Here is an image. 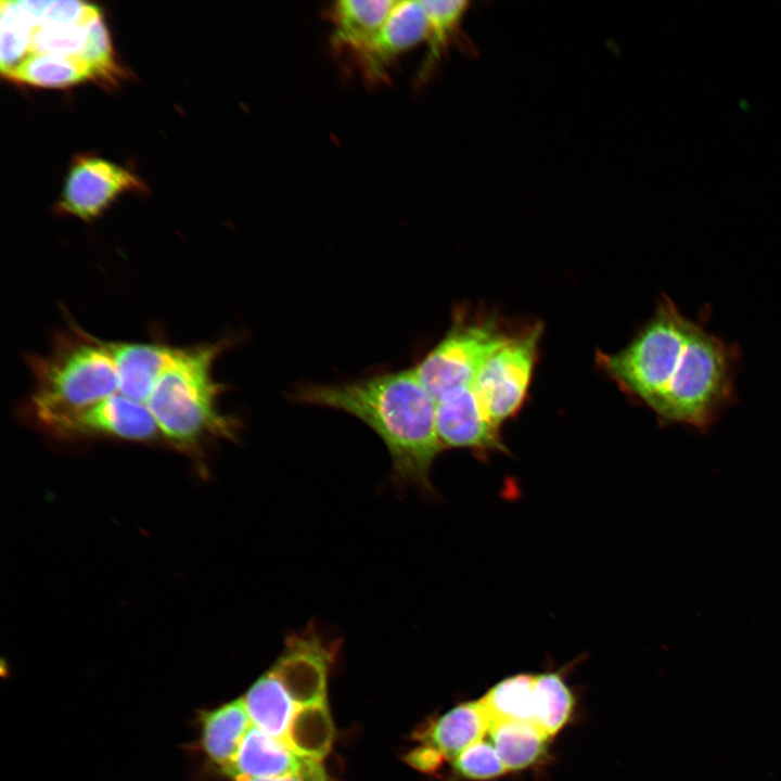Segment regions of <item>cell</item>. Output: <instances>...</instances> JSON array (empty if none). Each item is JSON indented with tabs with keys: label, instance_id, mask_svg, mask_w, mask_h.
Listing matches in <instances>:
<instances>
[{
	"label": "cell",
	"instance_id": "obj_2",
	"mask_svg": "<svg viewBox=\"0 0 781 781\" xmlns=\"http://www.w3.org/2000/svg\"><path fill=\"white\" fill-rule=\"evenodd\" d=\"M227 340L174 346L154 388L150 412L162 440L204 471V445L213 438L234 439L239 424L218 406L223 387L213 375Z\"/></svg>",
	"mask_w": 781,
	"mask_h": 781
},
{
	"label": "cell",
	"instance_id": "obj_14",
	"mask_svg": "<svg viewBox=\"0 0 781 781\" xmlns=\"http://www.w3.org/2000/svg\"><path fill=\"white\" fill-rule=\"evenodd\" d=\"M242 699L252 725L286 745L293 718L300 706L293 702L278 677L268 670Z\"/></svg>",
	"mask_w": 781,
	"mask_h": 781
},
{
	"label": "cell",
	"instance_id": "obj_11",
	"mask_svg": "<svg viewBox=\"0 0 781 781\" xmlns=\"http://www.w3.org/2000/svg\"><path fill=\"white\" fill-rule=\"evenodd\" d=\"M398 1L343 0L329 9L331 43L337 50L360 53L379 34Z\"/></svg>",
	"mask_w": 781,
	"mask_h": 781
},
{
	"label": "cell",
	"instance_id": "obj_1",
	"mask_svg": "<svg viewBox=\"0 0 781 781\" xmlns=\"http://www.w3.org/2000/svg\"><path fill=\"white\" fill-rule=\"evenodd\" d=\"M295 399L341 410L362 421L388 450L394 486L435 499L431 472L443 450L436 431V400L414 368L354 382L305 386Z\"/></svg>",
	"mask_w": 781,
	"mask_h": 781
},
{
	"label": "cell",
	"instance_id": "obj_6",
	"mask_svg": "<svg viewBox=\"0 0 781 781\" xmlns=\"http://www.w3.org/2000/svg\"><path fill=\"white\" fill-rule=\"evenodd\" d=\"M34 421L60 438L102 437L135 443L162 440L152 414L117 394L81 409L47 414Z\"/></svg>",
	"mask_w": 781,
	"mask_h": 781
},
{
	"label": "cell",
	"instance_id": "obj_23",
	"mask_svg": "<svg viewBox=\"0 0 781 781\" xmlns=\"http://www.w3.org/2000/svg\"><path fill=\"white\" fill-rule=\"evenodd\" d=\"M233 781H329L328 776L324 771V768L320 760H313L311 764H309L306 768H304L302 771L280 777V778H270V779H235Z\"/></svg>",
	"mask_w": 781,
	"mask_h": 781
},
{
	"label": "cell",
	"instance_id": "obj_17",
	"mask_svg": "<svg viewBox=\"0 0 781 781\" xmlns=\"http://www.w3.org/2000/svg\"><path fill=\"white\" fill-rule=\"evenodd\" d=\"M489 733L507 771L534 764L543 753L549 738L537 725L517 721L492 724Z\"/></svg>",
	"mask_w": 781,
	"mask_h": 781
},
{
	"label": "cell",
	"instance_id": "obj_9",
	"mask_svg": "<svg viewBox=\"0 0 781 781\" xmlns=\"http://www.w3.org/2000/svg\"><path fill=\"white\" fill-rule=\"evenodd\" d=\"M426 34L427 20L421 1H398L379 34L356 55L364 79L372 85L387 80L392 65L425 40Z\"/></svg>",
	"mask_w": 781,
	"mask_h": 781
},
{
	"label": "cell",
	"instance_id": "obj_3",
	"mask_svg": "<svg viewBox=\"0 0 781 781\" xmlns=\"http://www.w3.org/2000/svg\"><path fill=\"white\" fill-rule=\"evenodd\" d=\"M689 319L664 296L633 340L615 354H600L599 364L625 393L652 409L663 394L668 361Z\"/></svg>",
	"mask_w": 781,
	"mask_h": 781
},
{
	"label": "cell",
	"instance_id": "obj_12",
	"mask_svg": "<svg viewBox=\"0 0 781 781\" xmlns=\"http://www.w3.org/2000/svg\"><path fill=\"white\" fill-rule=\"evenodd\" d=\"M491 721L482 703H463L434 720L418 734L423 744L438 750L444 757L454 759L465 748L483 740Z\"/></svg>",
	"mask_w": 781,
	"mask_h": 781
},
{
	"label": "cell",
	"instance_id": "obj_4",
	"mask_svg": "<svg viewBox=\"0 0 781 781\" xmlns=\"http://www.w3.org/2000/svg\"><path fill=\"white\" fill-rule=\"evenodd\" d=\"M509 334L494 317L459 313L414 371L437 400L453 389L472 385L486 359Z\"/></svg>",
	"mask_w": 781,
	"mask_h": 781
},
{
	"label": "cell",
	"instance_id": "obj_16",
	"mask_svg": "<svg viewBox=\"0 0 781 781\" xmlns=\"http://www.w3.org/2000/svg\"><path fill=\"white\" fill-rule=\"evenodd\" d=\"M427 20V54L419 73L424 82L441 55L457 39H462L461 23L470 2L463 0H424L421 1Z\"/></svg>",
	"mask_w": 781,
	"mask_h": 781
},
{
	"label": "cell",
	"instance_id": "obj_7",
	"mask_svg": "<svg viewBox=\"0 0 781 781\" xmlns=\"http://www.w3.org/2000/svg\"><path fill=\"white\" fill-rule=\"evenodd\" d=\"M148 188L126 167L95 155H79L72 162L55 210L85 221L98 218L126 192Z\"/></svg>",
	"mask_w": 781,
	"mask_h": 781
},
{
	"label": "cell",
	"instance_id": "obj_8",
	"mask_svg": "<svg viewBox=\"0 0 781 781\" xmlns=\"http://www.w3.org/2000/svg\"><path fill=\"white\" fill-rule=\"evenodd\" d=\"M436 431L443 450L469 449L479 458L508 452L500 427L483 410L472 385L436 400Z\"/></svg>",
	"mask_w": 781,
	"mask_h": 781
},
{
	"label": "cell",
	"instance_id": "obj_13",
	"mask_svg": "<svg viewBox=\"0 0 781 781\" xmlns=\"http://www.w3.org/2000/svg\"><path fill=\"white\" fill-rule=\"evenodd\" d=\"M201 746L208 759L225 771L234 760L252 726L243 699L202 712Z\"/></svg>",
	"mask_w": 781,
	"mask_h": 781
},
{
	"label": "cell",
	"instance_id": "obj_22",
	"mask_svg": "<svg viewBox=\"0 0 781 781\" xmlns=\"http://www.w3.org/2000/svg\"><path fill=\"white\" fill-rule=\"evenodd\" d=\"M444 755L435 747L423 744L407 755V761L414 768L428 772L436 770L443 763Z\"/></svg>",
	"mask_w": 781,
	"mask_h": 781
},
{
	"label": "cell",
	"instance_id": "obj_19",
	"mask_svg": "<svg viewBox=\"0 0 781 781\" xmlns=\"http://www.w3.org/2000/svg\"><path fill=\"white\" fill-rule=\"evenodd\" d=\"M332 739L333 727L325 701L297 709L286 745L303 757L321 761L331 747Z\"/></svg>",
	"mask_w": 781,
	"mask_h": 781
},
{
	"label": "cell",
	"instance_id": "obj_15",
	"mask_svg": "<svg viewBox=\"0 0 781 781\" xmlns=\"http://www.w3.org/2000/svg\"><path fill=\"white\" fill-rule=\"evenodd\" d=\"M10 81L41 88H65L98 80L93 68L79 57L31 54L2 75Z\"/></svg>",
	"mask_w": 781,
	"mask_h": 781
},
{
	"label": "cell",
	"instance_id": "obj_18",
	"mask_svg": "<svg viewBox=\"0 0 781 781\" xmlns=\"http://www.w3.org/2000/svg\"><path fill=\"white\" fill-rule=\"evenodd\" d=\"M481 701L491 725L502 721L535 724V676L509 677L490 689Z\"/></svg>",
	"mask_w": 781,
	"mask_h": 781
},
{
	"label": "cell",
	"instance_id": "obj_5",
	"mask_svg": "<svg viewBox=\"0 0 781 781\" xmlns=\"http://www.w3.org/2000/svg\"><path fill=\"white\" fill-rule=\"evenodd\" d=\"M541 334L540 323L510 333L474 379L476 397L498 427L518 412L527 397Z\"/></svg>",
	"mask_w": 781,
	"mask_h": 781
},
{
	"label": "cell",
	"instance_id": "obj_21",
	"mask_svg": "<svg viewBox=\"0 0 781 781\" xmlns=\"http://www.w3.org/2000/svg\"><path fill=\"white\" fill-rule=\"evenodd\" d=\"M454 768L471 780H490L507 772L492 743L481 740L453 759Z\"/></svg>",
	"mask_w": 781,
	"mask_h": 781
},
{
	"label": "cell",
	"instance_id": "obj_10",
	"mask_svg": "<svg viewBox=\"0 0 781 781\" xmlns=\"http://www.w3.org/2000/svg\"><path fill=\"white\" fill-rule=\"evenodd\" d=\"M313 760L298 755L252 725L225 773L233 780L280 778L302 771Z\"/></svg>",
	"mask_w": 781,
	"mask_h": 781
},
{
	"label": "cell",
	"instance_id": "obj_20",
	"mask_svg": "<svg viewBox=\"0 0 781 781\" xmlns=\"http://www.w3.org/2000/svg\"><path fill=\"white\" fill-rule=\"evenodd\" d=\"M574 700L561 676L555 673L535 676V724L550 738L572 715Z\"/></svg>",
	"mask_w": 781,
	"mask_h": 781
}]
</instances>
